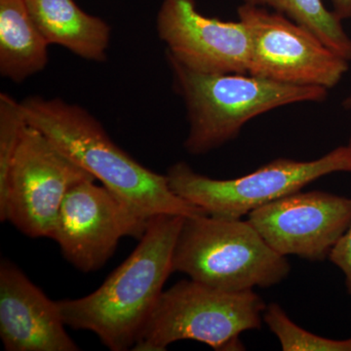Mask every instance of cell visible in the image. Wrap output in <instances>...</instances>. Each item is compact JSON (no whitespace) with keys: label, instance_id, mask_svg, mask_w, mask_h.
<instances>
[{"label":"cell","instance_id":"obj_2","mask_svg":"<svg viewBox=\"0 0 351 351\" xmlns=\"http://www.w3.org/2000/svg\"><path fill=\"white\" fill-rule=\"evenodd\" d=\"M184 218L154 217L135 250L100 287L80 299L57 301L66 326L93 332L112 351L132 350L173 272Z\"/></svg>","mask_w":351,"mask_h":351},{"label":"cell","instance_id":"obj_9","mask_svg":"<svg viewBox=\"0 0 351 351\" xmlns=\"http://www.w3.org/2000/svg\"><path fill=\"white\" fill-rule=\"evenodd\" d=\"M149 221L137 216L103 184L88 180L64 198L52 239L76 269L96 271L107 263L123 237L142 239Z\"/></svg>","mask_w":351,"mask_h":351},{"label":"cell","instance_id":"obj_1","mask_svg":"<svg viewBox=\"0 0 351 351\" xmlns=\"http://www.w3.org/2000/svg\"><path fill=\"white\" fill-rule=\"evenodd\" d=\"M27 124L43 133L73 162L110 189L137 216L195 217L204 210L173 193L165 175L147 169L110 138L93 115L62 99L21 101Z\"/></svg>","mask_w":351,"mask_h":351},{"label":"cell","instance_id":"obj_20","mask_svg":"<svg viewBox=\"0 0 351 351\" xmlns=\"http://www.w3.org/2000/svg\"><path fill=\"white\" fill-rule=\"evenodd\" d=\"M341 106H343V108H346V110H351V93L346 96L345 100L341 103Z\"/></svg>","mask_w":351,"mask_h":351},{"label":"cell","instance_id":"obj_6","mask_svg":"<svg viewBox=\"0 0 351 351\" xmlns=\"http://www.w3.org/2000/svg\"><path fill=\"white\" fill-rule=\"evenodd\" d=\"M351 173V149L341 145L309 161L276 158L250 174L230 180L212 179L195 172L188 163L171 166L166 178L171 189L208 215L241 219L258 208L332 173Z\"/></svg>","mask_w":351,"mask_h":351},{"label":"cell","instance_id":"obj_17","mask_svg":"<svg viewBox=\"0 0 351 351\" xmlns=\"http://www.w3.org/2000/svg\"><path fill=\"white\" fill-rule=\"evenodd\" d=\"M27 125L21 103L8 94H0V196L5 193L14 157Z\"/></svg>","mask_w":351,"mask_h":351},{"label":"cell","instance_id":"obj_8","mask_svg":"<svg viewBox=\"0 0 351 351\" xmlns=\"http://www.w3.org/2000/svg\"><path fill=\"white\" fill-rule=\"evenodd\" d=\"M237 14L250 34L252 75L330 90L350 69V62L282 14L245 4L239 7Z\"/></svg>","mask_w":351,"mask_h":351},{"label":"cell","instance_id":"obj_5","mask_svg":"<svg viewBox=\"0 0 351 351\" xmlns=\"http://www.w3.org/2000/svg\"><path fill=\"white\" fill-rule=\"evenodd\" d=\"M265 307L253 290L228 292L182 280L163 291L132 350L163 351L188 339L217 351L245 350L240 336L260 329Z\"/></svg>","mask_w":351,"mask_h":351},{"label":"cell","instance_id":"obj_18","mask_svg":"<svg viewBox=\"0 0 351 351\" xmlns=\"http://www.w3.org/2000/svg\"><path fill=\"white\" fill-rule=\"evenodd\" d=\"M329 258L345 274L346 288L351 295V225L332 249Z\"/></svg>","mask_w":351,"mask_h":351},{"label":"cell","instance_id":"obj_3","mask_svg":"<svg viewBox=\"0 0 351 351\" xmlns=\"http://www.w3.org/2000/svg\"><path fill=\"white\" fill-rule=\"evenodd\" d=\"M167 61L188 114L184 149L193 156L234 140L258 115L295 104L322 103L329 95L325 88L284 84L250 73H198L172 57Z\"/></svg>","mask_w":351,"mask_h":351},{"label":"cell","instance_id":"obj_10","mask_svg":"<svg viewBox=\"0 0 351 351\" xmlns=\"http://www.w3.org/2000/svg\"><path fill=\"white\" fill-rule=\"evenodd\" d=\"M248 221L284 257L321 262L351 225V198L300 191L251 212Z\"/></svg>","mask_w":351,"mask_h":351},{"label":"cell","instance_id":"obj_4","mask_svg":"<svg viewBox=\"0 0 351 351\" xmlns=\"http://www.w3.org/2000/svg\"><path fill=\"white\" fill-rule=\"evenodd\" d=\"M290 270L287 258L274 251L248 221L205 214L182 221L173 272L219 290L244 292L277 285Z\"/></svg>","mask_w":351,"mask_h":351},{"label":"cell","instance_id":"obj_13","mask_svg":"<svg viewBox=\"0 0 351 351\" xmlns=\"http://www.w3.org/2000/svg\"><path fill=\"white\" fill-rule=\"evenodd\" d=\"M43 38L88 61L107 59L110 43V25L90 15L75 0H25Z\"/></svg>","mask_w":351,"mask_h":351},{"label":"cell","instance_id":"obj_15","mask_svg":"<svg viewBox=\"0 0 351 351\" xmlns=\"http://www.w3.org/2000/svg\"><path fill=\"white\" fill-rule=\"evenodd\" d=\"M242 4L282 14L313 32L346 61H351V38L343 29V20L329 10L323 0H242Z\"/></svg>","mask_w":351,"mask_h":351},{"label":"cell","instance_id":"obj_16","mask_svg":"<svg viewBox=\"0 0 351 351\" xmlns=\"http://www.w3.org/2000/svg\"><path fill=\"white\" fill-rule=\"evenodd\" d=\"M263 319L276 335L284 351H351V338H323L298 326L276 302L263 311Z\"/></svg>","mask_w":351,"mask_h":351},{"label":"cell","instance_id":"obj_21","mask_svg":"<svg viewBox=\"0 0 351 351\" xmlns=\"http://www.w3.org/2000/svg\"><path fill=\"white\" fill-rule=\"evenodd\" d=\"M348 147H350V149H351V132H350V142H348Z\"/></svg>","mask_w":351,"mask_h":351},{"label":"cell","instance_id":"obj_19","mask_svg":"<svg viewBox=\"0 0 351 351\" xmlns=\"http://www.w3.org/2000/svg\"><path fill=\"white\" fill-rule=\"evenodd\" d=\"M332 11L341 20L351 19V0H331Z\"/></svg>","mask_w":351,"mask_h":351},{"label":"cell","instance_id":"obj_11","mask_svg":"<svg viewBox=\"0 0 351 351\" xmlns=\"http://www.w3.org/2000/svg\"><path fill=\"white\" fill-rule=\"evenodd\" d=\"M167 56L203 73H249L251 39L242 21L203 15L195 0H164L156 19Z\"/></svg>","mask_w":351,"mask_h":351},{"label":"cell","instance_id":"obj_12","mask_svg":"<svg viewBox=\"0 0 351 351\" xmlns=\"http://www.w3.org/2000/svg\"><path fill=\"white\" fill-rule=\"evenodd\" d=\"M57 301L12 262L0 263V338L7 351H78Z\"/></svg>","mask_w":351,"mask_h":351},{"label":"cell","instance_id":"obj_14","mask_svg":"<svg viewBox=\"0 0 351 351\" xmlns=\"http://www.w3.org/2000/svg\"><path fill=\"white\" fill-rule=\"evenodd\" d=\"M48 46L25 0H0V73L21 83L48 64Z\"/></svg>","mask_w":351,"mask_h":351},{"label":"cell","instance_id":"obj_7","mask_svg":"<svg viewBox=\"0 0 351 351\" xmlns=\"http://www.w3.org/2000/svg\"><path fill=\"white\" fill-rule=\"evenodd\" d=\"M88 180L95 178L27 124L0 196V221L31 239H52L64 198Z\"/></svg>","mask_w":351,"mask_h":351}]
</instances>
